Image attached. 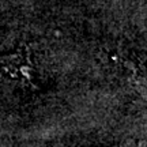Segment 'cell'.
Segmentation results:
<instances>
[{
    "mask_svg": "<svg viewBox=\"0 0 147 147\" xmlns=\"http://www.w3.org/2000/svg\"><path fill=\"white\" fill-rule=\"evenodd\" d=\"M29 63L19 55H12L0 59V83L12 84L16 82L25 83L29 76Z\"/></svg>",
    "mask_w": 147,
    "mask_h": 147,
    "instance_id": "1",
    "label": "cell"
}]
</instances>
